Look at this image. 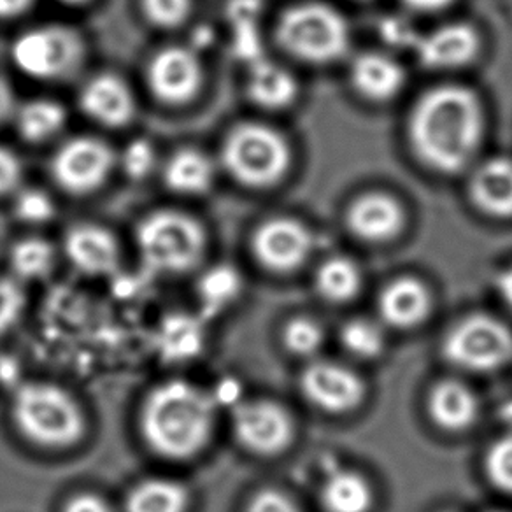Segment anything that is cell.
Here are the masks:
<instances>
[{
	"label": "cell",
	"mask_w": 512,
	"mask_h": 512,
	"mask_svg": "<svg viewBox=\"0 0 512 512\" xmlns=\"http://www.w3.org/2000/svg\"><path fill=\"white\" fill-rule=\"evenodd\" d=\"M484 111L476 93L444 85L425 93L409 120V139L423 164L442 174L462 171L483 141Z\"/></svg>",
	"instance_id": "6da1fadb"
},
{
	"label": "cell",
	"mask_w": 512,
	"mask_h": 512,
	"mask_svg": "<svg viewBox=\"0 0 512 512\" xmlns=\"http://www.w3.org/2000/svg\"><path fill=\"white\" fill-rule=\"evenodd\" d=\"M214 420V402L183 381L158 386L143 409V432L151 448L169 458H188L204 448Z\"/></svg>",
	"instance_id": "7a4b0ae2"
},
{
	"label": "cell",
	"mask_w": 512,
	"mask_h": 512,
	"mask_svg": "<svg viewBox=\"0 0 512 512\" xmlns=\"http://www.w3.org/2000/svg\"><path fill=\"white\" fill-rule=\"evenodd\" d=\"M221 158L242 185L269 188L285 178L292 165V150L278 130L262 123H241L225 137Z\"/></svg>",
	"instance_id": "3957f363"
},
{
	"label": "cell",
	"mask_w": 512,
	"mask_h": 512,
	"mask_svg": "<svg viewBox=\"0 0 512 512\" xmlns=\"http://www.w3.org/2000/svg\"><path fill=\"white\" fill-rule=\"evenodd\" d=\"M278 43L292 57L309 64H330L346 53L348 23L334 8L309 2L290 8L278 23Z\"/></svg>",
	"instance_id": "277c9868"
},
{
	"label": "cell",
	"mask_w": 512,
	"mask_h": 512,
	"mask_svg": "<svg viewBox=\"0 0 512 512\" xmlns=\"http://www.w3.org/2000/svg\"><path fill=\"white\" fill-rule=\"evenodd\" d=\"M13 414L30 441L41 446L62 448L83 434V416L78 404L57 386L30 383L15 393Z\"/></svg>",
	"instance_id": "5b68a950"
},
{
	"label": "cell",
	"mask_w": 512,
	"mask_h": 512,
	"mask_svg": "<svg viewBox=\"0 0 512 512\" xmlns=\"http://www.w3.org/2000/svg\"><path fill=\"white\" fill-rule=\"evenodd\" d=\"M137 246L146 265L158 272H185L199 264L206 232L199 221L178 211H157L137 227Z\"/></svg>",
	"instance_id": "8992f818"
},
{
	"label": "cell",
	"mask_w": 512,
	"mask_h": 512,
	"mask_svg": "<svg viewBox=\"0 0 512 512\" xmlns=\"http://www.w3.org/2000/svg\"><path fill=\"white\" fill-rule=\"evenodd\" d=\"M86 44L78 30L65 25H43L18 36L11 58L18 71L39 81L72 78L85 62Z\"/></svg>",
	"instance_id": "52a82bcc"
},
{
	"label": "cell",
	"mask_w": 512,
	"mask_h": 512,
	"mask_svg": "<svg viewBox=\"0 0 512 512\" xmlns=\"http://www.w3.org/2000/svg\"><path fill=\"white\" fill-rule=\"evenodd\" d=\"M449 363L472 372H491L512 358V332L491 316H470L458 323L444 341Z\"/></svg>",
	"instance_id": "ba28073f"
},
{
	"label": "cell",
	"mask_w": 512,
	"mask_h": 512,
	"mask_svg": "<svg viewBox=\"0 0 512 512\" xmlns=\"http://www.w3.org/2000/svg\"><path fill=\"white\" fill-rule=\"evenodd\" d=\"M113 165L109 144L95 137H74L58 148L51 160V172L65 192L85 195L106 183Z\"/></svg>",
	"instance_id": "9c48e42d"
},
{
	"label": "cell",
	"mask_w": 512,
	"mask_h": 512,
	"mask_svg": "<svg viewBox=\"0 0 512 512\" xmlns=\"http://www.w3.org/2000/svg\"><path fill=\"white\" fill-rule=\"evenodd\" d=\"M146 78L160 102L181 106L200 92L204 85V67L197 51L169 46L151 57Z\"/></svg>",
	"instance_id": "30bf717a"
},
{
	"label": "cell",
	"mask_w": 512,
	"mask_h": 512,
	"mask_svg": "<svg viewBox=\"0 0 512 512\" xmlns=\"http://www.w3.org/2000/svg\"><path fill=\"white\" fill-rule=\"evenodd\" d=\"M237 439L258 455H278L293 439V420L285 407L255 400L237 406L234 413Z\"/></svg>",
	"instance_id": "8fae6325"
},
{
	"label": "cell",
	"mask_w": 512,
	"mask_h": 512,
	"mask_svg": "<svg viewBox=\"0 0 512 512\" xmlns=\"http://www.w3.org/2000/svg\"><path fill=\"white\" fill-rule=\"evenodd\" d=\"M313 249V234L293 218H272L253 235L258 262L274 272H292L304 264Z\"/></svg>",
	"instance_id": "7c38bea8"
},
{
	"label": "cell",
	"mask_w": 512,
	"mask_h": 512,
	"mask_svg": "<svg viewBox=\"0 0 512 512\" xmlns=\"http://www.w3.org/2000/svg\"><path fill=\"white\" fill-rule=\"evenodd\" d=\"M300 388L313 406L334 414L353 411L365 397L358 374L334 362L311 363L300 377Z\"/></svg>",
	"instance_id": "4fadbf2b"
},
{
	"label": "cell",
	"mask_w": 512,
	"mask_h": 512,
	"mask_svg": "<svg viewBox=\"0 0 512 512\" xmlns=\"http://www.w3.org/2000/svg\"><path fill=\"white\" fill-rule=\"evenodd\" d=\"M79 104L86 116L104 127H125L136 114L134 93L114 74L90 79L79 93Z\"/></svg>",
	"instance_id": "5bb4252c"
},
{
	"label": "cell",
	"mask_w": 512,
	"mask_h": 512,
	"mask_svg": "<svg viewBox=\"0 0 512 512\" xmlns=\"http://www.w3.org/2000/svg\"><path fill=\"white\" fill-rule=\"evenodd\" d=\"M346 221L358 239L384 242L400 234L406 223V214L392 195L370 192L349 206Z\"/></svg>",
	"instance_id": "9a60e30c"
},
{
	"label": "cell",
	"mask_w": 512,
	"mask_h": 512,
	"mask_svg": "<svg viewBox=\"0 0 512 512\" xmlns=\"http://www.w3.org/2000/svg\"><path fill=\"white\" fill-rule=\"evenodd\" d=\"M479 51L476 29L467 23H449L421 37L416 53L430 69H455L470 64Z\"/></svg>",
	"instance_id": "2e32d148"
},
{
	"label": "cell",
	"mask_w": 512,
	"mask_h": 512,
	"mask_svg": "<svg viewBox=\"0 0 512 512\" xmlns=\"http://www.w3.org/2000/svg\"><path fill=\"white\" fill-rule=\"evenodd\" d=\"M65 253L74 267L90 276L111 274L120 262V248L113 234L92 223H81L67 232Z\"/></svg>",
	"instance_id": "e0dca14e"
},
{
	"label": "cell",
	"mask_w": 512,
	"mask_h": 512,
	"mask_svg": "<svg viewBox=\"0 0 512 512\" xmlns=\"http://www.w3.org/2000/svg\"><path fill=\"white\" fill-rule=\"evenodd\" d=\"M470 197L477 209L493 218L512 216V160L491 158L470 179Z\"/></svg>",
	"instance_id": "ac0fdd59"
},
{
	"label": "cell",
	"mask_w": 512,
	"mask_h": 512,
	"mask_svg": "<svg viewBox=\"0 0 512 512\" xmlns=\"http://www.w3.org/2000/svg\"><path fill=\"white\" fill-rule=\"evenodd\" d=\"M432 297L420 279L399 278L384 288L379 297V313L395 328H413L427 318Z\"/></svg>",
	"instance_id": "d6986e66"
},
{
	"label": "cell",
	"mask_w": 512,
	"mask_h": 512,
	"mask_svg": "<svg viewBox=\"0 0 512 512\" xmlns=\"http://www.w3.org/2000/svg\"><path fill=\"white\" fill-rule=\"evenodd\" d=\"M351 83L365 99L386 102L406 85V72L399 62L383 53H363L351 65Z\"/></svg>",
	"instance_id": "ffe728a7"
},
{
	"label": "cell",
	"mask_w": 512,
	"mask_h": 512,
	"mask_svg": "<svg viewBox=\"0 0 512 512\" xmlns=\"http://www.w3.org/2000/svg\"><path fill=\"white\" fill-rule=\"evenodd\" d=\"M428 411L439 427L462 432L477 420L479 402L469 386L458 381H442L430 393Z\"/></svg>",
	"instance_id": "44dd1931"
},
{
	"label": "cell",
	"mask_w": 512,
	"mask_h": 512,
	"mask_svg": "<svg viewBox=\"0 0 512 512\" xmlns=\"http://www.w3.org/2000/svg\"><path fill=\"white\" fill-rule=\"evenodd\" d=\"M248 93L255 104L274 111L293 104L299 93V85L292 72L286 71L285 67L267 60H258L251 64Z\"/></svg>",
	"instance_id": "7402d4cb"
},
{
	"label": "cell",
	"mask_w": 512,
	"mask_h": 512,
	"mask_svg": "<svg viewBox=\"0 0 512 512\" xmlns=\"http://www.w3.org/2000/svg\"><path fill=\"white\" fill-rule=\"evenodd\" d=\"M321 502L328 512H369L374 493L369 481L353 470L334 467L321 486Z\"/></svg>",
	"instance_id": "603a6c76"
},
{
	"label": "cell",
	"mask_w": 512,
	"mask_h": 512,
	"mask_svg": "<svg viewBox=\"0 0 512 512\" xmlns=\"http://www.w3.org/2000/svg\"><path fill=\"white\" fill-rule=\"evenodd\" d=\"M164 179L172 192L200 195L213 186L214 165L202 151L183 148L165 164Z\"/></svg>",
	"instance_id": "cb8c5ba5"
},
{
	"label": "cell",
	"mask_w": 512,
	"mask_h": 512,
	"mask_svg": "<svg viewBox=\"0 0 512 512\" xmlns=\"http://www.w3.org/2000/svg\"><path fill=\"white\" fill-rule=\"evenodd\" d=\"M16 128L29 143H44L62 132L67 123L65 107L50 99H34L18 107Z\"/></svg>",
	"instance_id": "d4e9b609"
},
{
	"label": "cell",
	"mask_w": 512,
	"mask_h": 512,
	"mask_svg": "<svg viewBox=\"0 0 512 512\" xmlns=\"http://www.w3.org/2000/svg\"><path fill=\"white\" fill-rule=\"evenodd\" d=\"M188 493L171 479H148L127 498V512H185Z\"/></svg>",
	"instance_id": "484cf974"
},
{
	"label": "cell",
	"mask_w": 512,
	"mask_h": 512,
	"mask_svg": "<svg viewBox=\"0 0 512 512\" xmlns=\"http://www.w3.org/2000/svg\"><path fill=\"white\" fill-rule=\"evenodd\" d=\"M362 286V272L358 265L342 256L330 258L316 274V288L323 299L342 304L355 299Z\"/></svg>",
	"instance_id": "4316f807"
},
{
	"label": "cell",
	"mask_w": 512,
	"mask_h": 512,
	"mask_svg": "<svg viewBox=\"0 0 512 512\" xmlns=\"http://www.w3.org/2000/svg\"><path fill=\"white\" fill-rule=\"evenodd\" d=\"M11 265L22 279L43 278L53 267V246L36 237L18 242L11 253Z\"/></svg>",
	"instance_id": "83f0119b"
},
{
	"label": "cell",
	"mask_w": 512,
	"mask_h": 512,
	"mask_svg": "<svg viewBox=\"0 0 512 512\" xmlns=\"http://www.w3.org/2000/svg\"><path fill=\"white\" fill-rule=\"evenodd\" d=\"M341 341L351 355L376 358L384 349V334L369 320H351L341 330Z\"/></svg>",
	"instance_id": "f1b7e54d"
},
{
	"label": "cell",
	"mask_w": 512,
	"mask_h": 512,
	"mask_svg": "<svg viewBox=\"0 0 512 512\" xmlns=\"http://www.w3.org/2000/svg\"><path fill=\"white\" fill-rule=\"evenodd\" d=\"M486 474L498 490L512 495V434L498 439L486 455Z\"/></svg>",
	"instance_id": "f546056e"
},
{
	"label": "cell",
	"mask_w": 512,
	"mask_h": 512,
	"mask_svg": "<svg viewBox=\"0 0 512 512\" xmlns=\"http://www.w3.org/2000/svg\"><path fill=\"white\" fill-rule=\"evenodd\" d=\"M286 348L299 356H311L323 344V330L316 321L297 318L290 321L285 330Z\"/></svg>",
	"instance_id": "4dcf8cb0"
},
{
	"label": "cell",
	"mask_w": 512,
	"mask_h": 512,
	"mask_svg": "<svg viewBox=\"0 0 512 512\" xmlns=\"http://www.w3.org/2000/svg\"><path fill=\"white\" fill-rule=\"evenodd\" d=\"M193 0H143L144 15L153 25L174 29L188 20Z\"/></svg>",
	"instance_id": "1f68e13d"
},
{
	"label": "cell",
	"mask_w": 512,
	"mask_h": 512,
	"mask_svg": "<svg viewBox=\"0 0 512 512\" xmlns=\"http://www.w3.org/2000/svg\"><path fill=\"white\" fill-rule=\"evenodd\" d=\"M241 290V278L239 274L227 265L216 267L202 279V293L209 302L225 304L228 300L235 299V295Z\"/></svg>",
	"instance_id": "d6a6232c"
},
{
	"label": "cell",
	"mask_w": 512,
	"mask_h": 512,
	"mask_svg": "<svg viewBox=\"0 0 512 512\" xmlns=\"http://www.w3.org/2000/svg\"><path fill=\"white\" fill-rule=\"evenodd\" d=\"M16 214L20 220L27 223H46L55 216V204L48 193L29 188L18 195Z\"/></svg>",
	"instance_id": "836d02e7"
},
{
	"label": "cell",
	"mask_w": 512,
	"mask_h": 512,
	"mask_svg": "<svg viewBox=\"0 0 512 512\" xmlns=\"http://www.w3.org/2000/svg\"><path fill=\"white\" fill-rule=\"evenodd\" d=\"M157 153L150 141L146 139H134L123 150L121 165L132 179H143L155 169Z\"/></svg>",
	"instance_id": "e575fe53"
},
{
	"label": "cell",
	"mask_w": 512,
	"mask_h": 512,
	"mask_svg": "<svg viewBox=\"0 0 512 512\" xmlns=\"http://www.w3.org/2000/svg\"><path fill=\"white\" fill-rule=\"evenodd\" d=\"M23 293L11 279L0 278V332L13 327L23 311Z\"/></svg>",
	"instance_id": "d590c367"
},
{
	"label": "cell",
	"mask_w": 512,
	"mask_h": 512,
	"mask_svg": "<svg viewBox=\"0 0 512 512\" xmlns=\"http://www.w3.org/2000/svg\"><path fill=\"white\" fill-rule=\"evenodd\" d=\"M23 169L20 158L13 151L0 146V195L16 190L22 183Z\"/></svg>",
	"instance_id": "8d00e7d4"
},
{
	"label": "cell",
	"mask_w": 512,
	"mask_h": 512,
	"mask_svg": "<svg viewBox=\"0 0 512 512\" xmlns=\"http://www.w3.org/2000/svg\"><path fill=\"white\" fill-rule=\"evenodd\" d=\"M248 512H300L293 500L276 490L260 491L249 504Z\"/></svg>",
	"instance_id": "74e56055"
},
{
	"label": "cell",
	"mask_w": 512,
	"mask_h": 512,
	"mask_svg": "<svg viewBox=\"0 0 512 512\" xmlns=\"http://www.w3.org/2000/svg\"><path fill=\"white\" fill-rule=\"evenodd\" d=\"M260 0H232L228 4V16L232 25L235 23L256 22V16L260 13Z\"/></svg>",
	"instance_id": "f35d334b"
},
{
	"label": "cell",
	"mask_w": 512,
	"mask_h": 512,
	"mask_svg": "<svg viewBox=\"0 0 512 512\" xmlns=\"http://www.w3.org/2000/svg\"><path fill=\"white\" fill-rule=\"evenodd\" d=\"M65 512H111L104 500H100L95 495L85 493L79 497L72 498L71 502L65 507Z\"/></svg>",
	"instance_id": "ab89813d"
},
{
	"label": "cell",
	"mask_w": 512,
	"mask_h": 512,
	"mask_svg": "<svg viewBox=\"0 0 512 512\" xmlns=\"http://www.w3.org/2000/svg\"><path fill=\"white\" fill-rule=\"evenodd\" d=\"M36 0H0V18L2 20H13L20 16L27 15Z\"/></svg>",
	"instance_id": "60d3db41"
},
{
	"label": "cell",
	"mask_w": 512,
	"mask_h": 512,
	"mask_svg": "<svg viewBox=\"0 0 512 512\" xmlns=\"http://www.w3.org/2000/svg\"><path fill=\"white\" fill-rule=\"evenodd\" d=\"M15 111L16 104L13 90L4 79L0 78V125L8 120L9 116Z\"/></svg>",
	"instance_id": "b9f144b4"
},
{
	"label": "cell",
	"mask_w": 512,
	"mask_h": 512,
	"mask_svg": "<svg viewBox=\"0 0 512 512\" xmlns=\"http://www.w3.org/2000/svg\"><path fill=\"white\" fill-rule=\"evenodd\" d=\"M498 293L512 311V267L505 269L497 279Z\"/></svg>",
	"instance_id": "7bdbcfd3"
},
{
	"label": "cell",
	"mask_w": 512,
	"mask_h": 512,
	"mask_svg": "<svg viewBox=\"0 0 512 512\" xmlns=\"http://www.w3.org/2000/svg\"><path fill=\"white\" fill-rule=\"evenodd\" d=\"M404 2L416 11H439L449 6L453 0H404Z\"/></svg>",
	"instance_id": "ee69618b"
},
{
	"label": "cell",
	"mask_w": 512,
	"mask_h": 512,
	"mask_svg": "<svg viewBox=\"0 0 512 512\" xmlns=\"http://www.w3.org/2000/svg\"><path fill=\"white\" fill-rule=\"evenodd\" d=\"M193 41H195V48H192V50L197 51V48H207L211 41H213V32L207 29V27H200L195 32V39Z\"/></svg>",
	"instance_id": "f6af8a7d"
},
{
	"label": "cell",
	"mask_w": 512,
	"mask_h": 512,
	"mask_svg": "<svg viewBox=\"0 0 512 512\" xmlns=\"http://www.w3.org/2000/svg\"><path fill=\"white\" fill-rule=\"evenodd\" d=\"M500 420L504 421L512 434V400H507L500 406Z\"/></svg>",
	"instance_id": "bcb514c9"
},
{
	"label": "cell",
	"mask_w": 512,
	"mask_h": 512,
	"mask_svg": "<svg viewBox=\"0 0 512 512\" xmlns=\"http://www.w3.org/2000/svg\"><path fill=\"white\" fill-rule=\"evenodd\" d=\"M60 2H64V4H69V6H83L86 2H90V0H60Z\"/></svg>",
	"instance_id": "7dc6e473"
},
{
	"label": "cell",
	"mask_w": 512,
	"mask_h": 512,
	"mask_svg": "<svg viewBox=\"0 0 512 512\" xmlns=\"http://www.w3.org/2000/svg\"><path fill=\"white\" fill-rule=\"evenodd\" d=\"M491 512H502V511H491Z\"/></svg>",
	"instance_id": "c3c4849f"
}]
</instances>
